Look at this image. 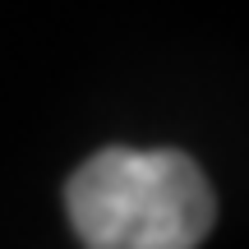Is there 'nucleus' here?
<instances>
[{
  "label": "nucleus",
  "mask_w": 249,
  "mask_h": 249,
  "mask_svg": "<svg viewBox=\"0 0 249 249\" xmlns=\"http://www.w3.org/2000/svg\"><path fill=\"white\" fill-rule=\"evenodd\" d=\"M65 213L83 249H198L217 194L189 152L111 143L65 180Z\"/></svg>",
  "instance_id": "nucleus-1"
}]
</instances>
